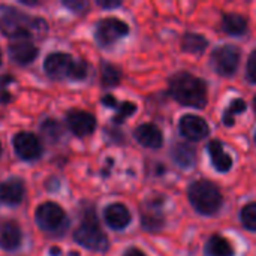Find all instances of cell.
I'll use <instances>...</instances> for the list:
<instances>
[{"instance_id":"1","label":"cell","mask_w":256,"mask_h":256,"mask_svg":"<svg viewBox=\"0 0 256 256\" xmlns=\"http://www.w3.org/2000/svg\"><path fill=\"white\" fill-rule=\"evenodd\" d=\"M48 22L38 16H30L20 9L0 3V32L12 39H30L33 33L46 32Z\"/></svg>"},{"instance_id":"2","label":"cell","mask_w":256,"mask_h":256,"mask_svg":"<svg viewBox=\"0 0 256 256\" xmlns=\"http://www.w3.org/2000/svg\"><path fill=\"white\" fill-rule=\"evenodd\" d=\"M170 93L184 106L201 110L207 105L206 82L189 72H178L170 80Z\"/></svg>"},{"instance_id":"3","label":"cell","mask_w":256,"mask_h":256,"mask_svg":"<svg viewBox=\"0 0 256 256\" xmlns=\"http://www.w3.org/2000/svg\"><path fill=\"white\" fill-rule=\"evenodd\" d=\"M44 70L54 80L82 81L87 76L88 64L84 60H75L68 52H51L44 60Z\"/></svg>"},{"instance_id":"4","label":"cell","mask_w":256,"mask_h":256,"mask_svg":"<svg viewBox=\"0 0 256 256\" xmlns=\"http://www.w3.org/2000/svg\"><path fill=\"white\" fill-rule=\"evenodd\" d=\"M74 240L80 246L93 252H106L110 248L108 237L102 231L96 213L93 210L84 214V219L81 220L80 226L74 231Z\"/></svg>"},{"instance_id":"5","label":"cell","mask_w":256,"mask_h":256,"mask_svg":"<svg viewBox=\"0 0 256 256\" xmlns=\"http://www.w3.org/2000/svg\"><path fill=\"white\" fill-rule=\"evenodd\" d=\"M189 200L194 208L204 216L218 213L224 201L220 189L208 180H198L192 183L189 188Z\"/></svg>"},{"instance_id":"6","label":"cell","mask_w":256,"mask_h":256,"mask_svg":"<svg viewBox=\"0 0 256 256\" xmlns=\"http://www.w3.org/2000/svg\"><path fill=\"white\" fill-rule=\"evenodd\" d=\"M34 220L42 231L52 234L62 231L68 222L64 210L52 201H46L38 206V208L34 210Z\"/></svg>"},{"instance_id":"7","label":"cell","mask_w":256,"mask_h":256,"mask_svg":"<svg viewBox=\"0 0 256 256\" xmlns=\"http://www.w3.org/2000/svg\"><path fill=\"white\" fill-rule=\"evenodd\" d=\"M129 33V26L116 18V16H110V18H104L98 22L96 26V40L100 46H111L114 45L118 39L124 38Z\"/></svg>"},{"instance_id":"8","label":"cell","mask_w":256,"mask_h":256,"mask_svg":"<svg viewBox=\"0 0 256 256\" xmlns=\"http://www.w3.org/2000/svg\"><path fill=\"white\" fill-rule=\"evenodd\" d=\"M242 52L236 45L218 46L212 54V64L214 70L222 76H231L236 74L240 64Z\"/></svg>"},{"instance_id":"9","label":"cell","mask_w":256,"mask_h":256,"mask_svg":"<svg viewBox=\"0 0 256 256\" xmlns=\"http://www.w3.org/2000/svg\"><path fill=\"white\" fill-rule=\"evenodd\" d=\"M12 146L20 159L32 162L42 156L44 147L40 140L32 132H18L12 138Z\"/></svg>"},{"instance_id":"10","label":"cell","mask_w":256,"mask_h":256,"mask_svg":"<svg viewBox=\"0 0 256 256\" xmlns=\"http://www.w3.org/2000/svg\"><path fill=\"white\" fill-rule=\"evenodd\" d=\"M66 124L75 136L84 138V136H88L94 132L96 118L93 114H90L87 111L72 110L66 114Z\"/></svg>"},{"instance_id":"11","label":"cell","mask_w":256,"mask_h":256,"mask_svg":"<svg viewBox=\"0 0 256 256\" xmlns=\"http://www.w3.org/2000/svg\"><path fill=\"white\" fill-rule=\"evenodd\" d=\"M178 128H180V134L189 141H201L207 138L210 134V128L207 122L202 117L194 114H188L182 117Z\"/></svg>"},{"instance_id":"12","label":"cell","mask_w":256,"mask_h":256,"mask_svg":"<svg viewBox=\"0 0 256 256\" xmlns=\"http://www.w3.org/2000/svg\"><path fill=\"white\" fill-rule=\"evenodd\" d=\"M9 57L21 66L30 64L38 57V46L30 39H14L9 44Z\"/></svg>"},{"instance_id":"13","label":"cell","mask_w":256,"mask_h":256,"mask_svg":"<svg viewBox=\"0 0 256 256\" xmlns=\"http://www.w3.org/2000/svg\"><path fill=\"white\" fill-rule=\"evenodd\" d=\"M104 219L106 222V225L114 230V231H122L124 230L130 220H132V216H130V212L129 208L124 206V204H120V202H114V204H110L105 212H104Z\"/></svg>"},{"instance_id":"14","label":"cell","mask_w":256,"mask_h":256,"mask_svg":"<svg viewBox=\"0 0 256 256\" xmlns=\"http://www.w3.org/2000/svg\"><path fill=\"white\" fill-rule=\"evenodd\" d=\"M26 194L24 182L21 178H9L0 184V202L6 206H18Z\"/></svg>"},{"instance_id":"15","label":"cell","mask_w":256,"mask_h":256,"mask_svg":"<svg viewBox=\"0 0 256 256\" xmlns=\"http://www.w3.org/2000/svg\"><path fill=\"white\" fill-rule=\"evenodd\" d=\"M22 234L15 220L0 222V248L4 250H15L21 246Z\"/></svg>"},{"instance_id":"16","label":"cell","mask_w":256,"mask_h":256,"mask_svg":"<svg viewBox=\"0 0 256 256\" xmlns=\"http://www.w3.org/2000/svg\"><path fill=\"white\" fill-rule=\"evenodd\" d=\"M134 135L141 146L148 147V148H159L164 144V135L160 129L152 123H144L138 126Z\"/></svg>"},{"instance_id":"17","label":"cell","mask_w":256,"mask_h":256,"mask_svg":"<svg viewBox=\"0 0 256 256\" xmlns=\"http://www.w3.org/2000/svg\"><path fill=\"white\" fill-rule=\"evenodd\" d=\"M207 152H208V154H210V159H212L213 166H214L218 171L226 172V171L231 170V166H232V159H231V156L224 150V146H222L220 141H218V140L210 141V144H208V147H207Z\"/></svg>"},{"instance_id":"18","label":"cell","mask_w":256,"mask_h":256,"mask_svg":"<svg viewBox=\"0 0 256 256\" xmlns=\"http://www.w3.org/2000/svg\"><path fill=\"white\" fill-rule=\"evenodd\" d=\"M160 207L162 204L159 202H153V201H148L146 204V210L142 212V225L146 230L148 231H158V230H162L164 226V216H162V212H160Z\"/></svg>"},{"instance_id":"19","label":"cell","mask_w":256,"mask_h":256,"mask_svg":"<svg viewBox=\"0 0 256 256\" xmlns=\"http://www.w3.org/2000/svg\"><path fill=\"white\" fill-rule=\"evenodd\" d=\"M171 154H172V159L176 160V164L180 165L182 168H192L196 162V152L189 144L178 142L171 150Z\"/></svg>"},{"instance_id":"20","label":"cell","mask_w":256,"mask_h":256,"mask_svg":"<svg viewBox=\"0 0 256 256\" xmlns=\"http://www.w3.org/2000/svg\"><path fill=\"white\" fill-rule=\"evenodd\" d=\"M207 256H234V249L231 243L222 236H212L206 244Z\"/></svg>"},{"instance_id":"21","label":"cell","mask_w":256,"mask_h":256,"mask_svg":"<svg viewBox=\"0 0 256 256\" xmlns=\"http://www.w3.org/2000/svg\"><path fill=\"white\" fill-rule=\"evenodd\" d=\"M222 28L228 34L240 36V34L246 33L248 21L244 16H242L238 14H226V15H224V20H222Z\"/></svg>"},{"instance_id":"22","label":"cell","mask_w":256,"mask_h":256,"mask_svg":"<svg viewBox=\"0 0 256 256\" xmlns=\"http://www.w3.org/2000/svg\"><path fill=\"white\" fill-rule=\"evenodd\" d=\"M207 45H208L207 39L202 34H198V33H186L183 36V42H182L183 51L190 52V54L204 52Z\"/></svg>"},{"instance_id":"23","label":"cell","mask_w":256,"mask_h":256,"mask_svg":"<svg viewBox=\"0 0 256 256\" xmlns=\"http://www.w3.org/2000/svg\"><path fill=\"white\" fill-rule=\"evenodd\" d=\"M120 80H122V74L117 66L105 62L100 64V81L104 87H116L118 86Z\"/></svg>"},{"instance_id":"24","label":"cell","mask_w":256,"mask_h":256,"mask_svg":"<svg viewBox=\"0 0 256 256\" xmlns=\"http://www.w3.org/2000/svg\"><path fill=\"white\" fill-rule=\"evenodd\" d=\"M40 130L44 138L50 142V144H56L60 141V138L63 136V128L60 123H57L54 118H48L40 124Z\"/></svg>"},{"instance_id":"25","label":"cell","mask_w":256,"mask_h":256,"mask_svg":"<svg viewBox=\"0 0 256 256\" xmlns=\"http://www.w3.org/2000/svg\"><path fill=\"white\" fill-rule=\"evenodd\" d=\"M246 108H248V105H246V102H244L243 99H234V100L228 105L226 111L224 112V123H225L226 126H232L234 122H236V116L244 112Z\"/></svg>"},{"instance_id":"26","label":"cell","mask_w":256,"mask_h":256,"mask_svg":"<svg viewBox=\"0 0 256 256\" xmlns=\"http://www.w3.org/2000/svg\"><path fill=\"white\" fill-rule=\"evenodd\" d=\"M240 216H242V222L244 228H248L249 231H256V202H250L244 206Z\"/></svg>"},{"instance_id":"27","label":"cell","mask_w":256,"mask_h":256,"mask_svg":"<svg viewBox=\"0 0 256 256\" xmlns=\"http://www.w3.org/2000/svg\"><path fill=\"white\" fill-rule=\"evenodd\" d=\"M116 110H117V114L112 117V120H114V123L120 124L136 111V105L132 104V102H122V104L117 105Z\"/></svg>"},{"instance_id":"28","label":"cell","mask_w":256,"mask_h":256,"mask_svg":"<svg viewBox=\"0 0 256 256\" xmlns=\"http://www.w3.org/2000/svg\"><path fill=\"white\" fill-rule=\"evenodd\" d=\"M63 4L75 14H84L88 9V2L86 0H64Z\"/></svg>"},{"instance_id":"29","label":"cell","mask_w":256,"mask_h":256,"mask_svg":"<svg viewBox=\"0 0 256 256\" xmlns=\"http://www.w3.org/2000/svg\"><path fill=\"white\" fill-rule=\"evenodd\" d=\"M248 76L252 82H256V50L248 60Z\"/></svg>"},{"instance_id":"30","label":"cell","mask_w":256,"mask_h":256,"mask_svg":"<svg viewBox=\"0 0 256 256\" xmlns=\"http://www.w3.org/2000/svg\"><path fill=\"white\" fill-rule=\"evenodd\" d=\"M12 100L10 92L6 90V87H0V104H9Z\"/></svg>"},{"instance_id":"31","label":"cell","mask_w":256,"mask_h":256,"mask_svg":"<svg viewBox=\"0 0 256 256\" xmlns=\"http://www.w3.org/2000/svg\"><path fill=\"white\" fill-rule=\"evenodd\" d=\"M102 104L106 105V106H110V108H117V105H118V102L116 100V98L111 96V94L104 96V98H102Z\"/></svg>"},{"instance_id":"32","label":"cell","mask_w":256,"mask_h":256,"mask_svg":"<svg viewBox=\"0 0 256 256\" xmlns=\"http://www.w3.org/2000/svg\"><path fill=\"white\" fill-rule=\"evenodd\" d=\"M123 256H146V255H144V252H142L141 249H138V248H129V249L124 252V255Z\"/></svg>"},{"instance_id":"33","label":"cell","mask_w":256,"mask_h":256,"mask_svg":"<svg viewBox=\"0 0 256 256\" xmlns=\"http://www.w3.org/2000/svg\"><path fill=\"white\" fill-rule=\"evenodd\" d=\"M98 4L102 6V8H108V9H110V8H117V6H120L122 3H120V2H104V0H99Z\"/></svg>"},{"instance_id":"34","label":"cell","mask_w":256,"mask_h":256,"mask_svg":"<svg viewBox=\"0 0 256 256\" xmlns=\"http://www.w3.org/2000/svg\"><path fill=\"white\" fill-rule=\"evenodd\" d=\"M50 250H51V256H60V255H62V249H60V248H56V246H54V248H51Z\"/></svg>"},{"instance_id":"35","label":"cell","mask_w":256,"mask_h":256,"mask_svg":"<svg viewBox=\"0 0 256 256\" xmlns=\"http://www.w3.org/2000/svg\"><path fill=\"white\" fill-rule=\"evenodd\" d=\"M254 108H255V114H256V98L254 99Z\"/></svg>"},{"instance_id":"36","label":"cell","mask_w":256,"mask_h":256,"mask_svg":"<svg viewBox=\"0 0 256 256\" xmlns=\"http://www.w3.org/2000/svg\"><path fill=\"white\" fill-rule=\"evenodd\" d=\"M0 64H2V51H0Z\"/></svg>"},{"instance_id":"37","label":"cell","mask_w":256,"mask_h":256,"mask_svg":"<svg viewBox=\"0 0 256 256\" xmlns=\"http://www.w3.org/2000/svg\"><path fill=\"white\" fill-rule=\"evenodd\" d=\"M0 153H2V144H0Z\"/></svg>"},{"instance_id":"38","label":"cell","mask_w":256,"mask_h":256,"mask_svg":"<svg viewBox=\"0 0 256 256\" xmlns=\"http://www.w3.org/2000/svg\"><path fill=\"white\" fill-rule=\"evenodd\" d=\"M255 140H256V136H255Z\"/></svg>"}]
</instances>
